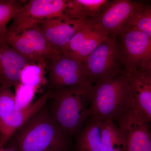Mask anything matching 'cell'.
<instances>
[{"mask_svg":"<svg viewBox=\"0 0 151 151\" xmlns=\"http://www.w3.org/2000/svg\"><path fill=\"white\" fill-rule=\"evenodd\" d=\"M116 124L124 135L125 151H151V128L136 106Z\"/></svg>","mask_w":151,"mask_h":151,"instance_id":"9c48e42d","label":"cell"},{"mask_svg":"<svg viewBox=\"0 0 151 151\" xmlns=\"http://www.w3.org/2000/svg\"><path fill=\"white\" fill-rule=\"evenodd\" d=\"M103 120L94 114L85 122L72 139V151H103L102 128Z\"/></svg>","mask_w":151,"mask_h":151,"instance_id":"4fadbf2b","label":"cell"},{"mask_svg":"<svg viewBox=\"0 0 151 151\" xmlns=\"http://www.w3.org/2000/svg\"><path fill=\"white\" fill-rule=\"evenodd\" d=\"M52 90L47 102L49 111L63 132L72 139L92 115L93 84L88 81Z\"/></svg>","mask_w":151,"mask_h":151,"instance_id":"6da1fadb","label":"cell"},{"mask_svg":"<svg viewBox=\"0 0 151 151\" xmlns=\"http://www.w3.org/2000/svg\"><path fill=\"white\" fill-rule=\"evenodd\" d=\"M71 140L52 118L47 103L14 134L8 143L17 151H72Z\"/></svg>","mask_w":151,"mask_h":151,"instance_id":"7a4b0ae2","label":"cell"},{"mask_svg":"<svg viewBox=\"0 0 151 151\" xmlns=\"http://www.w3.org/2000/svg\"><path fill=\"white\" fill-rule=\"evenodd\" d=\"M0 151H17L14 147L10 143H8L5 147L0 149Z\"/></svg>","mask_w":151,"mask_h":151,"instance_id":"d4e9b609","label":"cell"},{"mask_svg":"<svg viewBox=\"0 0 151 151\" xmlns=\"http://www.w3.org/2000/svg\"><path fill=\"white\" fill-rule=\"evenodd\" d=\"M26 2L16 0H0V38L4 39L8 32V24Z\"/></svg>","mask_w":151,"mask_h":151,"instance_id":"44dd1931","label":"cell"},{"mask_svg":"<svg viewBox=\"0 0 151 151\" xmlns=\"http://www.w3.org/2000/svg\"><path fill=\"white\" fill-rule=\"evenodd\" d=\"M34 63H36L23 56L0 38V86L14 87L20 82L23 68Z\"/></svg>","mask_w":151,"mask_h":151,"instance_id":"8fae6325","label":"cell"},{"mask_svg":"<svg viewBox=\"0 0 151 151\" xmlns=\"http://www.w3.org/2000/svg\"><path fill=\"white\" fill-rule=\"evenodd\" d=\"M129 25L135 27L151 37V5H144L142 9L131 20Z\"/></svg>","mask_w":151,"mask_h":151,"instance_id":"603a6c76","label":"cell"},{"mask_svg":"<svg viewBox=\"0 0 151 151\" xmlns=\"http://www.w3.org/2000/svg\"><path fill=\"white\" fill-rule=\"evenodd\" d=\"M83 63L88 79L93 85L101 79L114 77L126 71L117 37L109 36Z\"/></svg>","mask_w":151,"mask_h":151,"instance_id":"277c9868","label":"cell"},{"mask_svg":"<svg viewBox=\"0 0 151 151\" xmlns=\"http://www.w3.org/2000/svg\"><path fill=\"white\" fill-rule=\"evenodd\" d=\"M139 71L151 73V58L143 65Z\"/></svg>","mask_w":151,"mask_h":151,"instance_id":"cb8c5ba5","label":"cell"},{"mask_svg":"<svg viewBox=\"0 0 151 151\" xmlns=\"http://www.w3.org/2000/svg\"><path fill=\"white\" fill-rule=\"evenodd\" d=\"M118 36L126 71L129 73L139 71L151 58V37L130 25Z\"/></svg>","mask_w":151,"mask_h":151,"instance_id":"52a82bcc","label":"cell"},{"mask_svg":"<svg viewBox=\"0 0 151 151\" xmlns=\"http://www.w3.org/2000/svg\"><path fill=\"white\" fill-rule=\"evenodd\" d=\"M30 40L38 55L48 61L58 59L63 53L53 48L44 36L36 27L22 33Z\"/></svg>","mask_w":151,"mask_h":151,"instance_id":"ac0fdd59","label":"cell"},{"mask_svg":"<svg viewBox=\"0 0 151 151\" xmlns=\"http://www.w3.org/2000/svg\"><path fill=\"white\" fill-rule=\"evenodd\" d=\"M86 22L65 16L57 17L43 20L35 27L53 48L63 53L72 38Z\"/></svg>","mask_w":151,"mask_h":151,"instance_id":"30bf717a","label":"cell"},{"mask_svg":"<svg viewBox=\"0 0 151 151\" xmlns=\"http://www.w3.org/2000/svg\"><path fill=\"white\" fill-rule=\"evenodd\" d=\"M4 40L17 52L33 62L35 63L46 62L36 52L30 40L24 34H14L8 31Z\"/></svg>","mask_w":151,"mask_h":151,"instance_id":"d6986e66","label":"cell"},{"mask_svg":"<svg viewBox=\"0 0 151 151\" xmlns=\"http://www.w3.org/2000/svg\"><path fill=\"white\" fill-rule=\"evenodd\" d=\"M16 111L14 94L11 87L0 86V149L6 147L10 140L9 128Z\"/></svg>","mask_w":151,"mask_h":151,"instance_id":"9a60e30c","label":"cell"},{"mask_svg":"<svg viewBox=\"0 0 151 151\" xmlns=\"http://www.w3.org/2000/svg\"><path fill=\"white\" fill-rule=\"evenodd\" d=\"M140 72H141V73L151 84V73H146V72H142V71H140Z\"/></svg>","mask_w":151,"mask_h":151,"instance_id":"484cf974","label":"cell"},{"mask_svg":"<svg viewBox=\"0 0 151 151\" xmlns=\"http://www.w3.org/2000/svg\"><path fill=\"white\" fill-rule=\"evenodd\" d=\"M93 88L92 114L103 121L111 120L117 124L135 108L127 71L97 81Z\"/></svg>","mask_w":151,"mask_h":151,"instance_id":"3957f363","label":"cell"},{"mask_svg":"<svg viewBox=\"0 0 151 151\" xmlns=\"http://www.w3.org/2000/svg\"><path fill=\"white\" fill-rule=\"evenodd\" d=\"M108 0H67L65 16L69 18L87 21L98 16Z\"/></svg>","mask_w":151,"mask_h":151,"instance_id":"2e32d148","label":"cell"},{"mask_svg":"<svg viewBox=\"0 0 151 151\" xmlns=\"http://www.w3.org/2000/svg\"><path fill=\"white\" fill-rule=\"evenodd\" d=\"M46 62L29 64L22 70L20 82L25 86L33 87L38 90L46 83L44 76Z\"/></svg>","mask_w":151,"mask_h":151,"instance_id":"ffe728a7","label":"cell"},{"mask_svg":"<svg viewBox=\"0 0 151 151\" xmlns=\"http://www.w3.org/2000/svg\"><path fill=\"white\" fill-rule=\"evenodd\" d=\"M144 5L132 0L109 1L98 16L87 21L109 36L117 37Z\"/></svg>","mask_w":151,"mask_h":151,"instance_id":"8992f818","label":"cell"},{"mask_svg":"<svg viewBox=\"0 0 151 151\" xmlns=\"http://www.w3.org/2000/svg\"><path fill=\"white\" fill-rule=\"evenodd\" d=\"M127 74L136 107L151 128V84L140 71Z\"/></svg>","mask_w":151,"mask_h":151,"instance_id":"5bb4252c","label":"cell"},{"mask_svg":"<svg viewBox=\"0 0 151 151\" xmlns=\"http://www.w3.org/2000/svg\"><path fill=\"white\" fill-rule=\"evenodd\" d=\"M102 144L103 151H125L124 135L119 126L113 121H103Z\"/></svg>","mask_w":151,"mask_h":151,"instance_id":"e0dca14e","label":"cell"},{"mask_svg":"<svg viewBox=\"0 0 151 151\" xmlns=\"http://www.w3.org/2000/svg\"><path fill=\"white\" fill-rule=\"evenodd\" d=\"M109 36L89 21L76 33L70 41L63 54L79 60L85 58Z\"/></svg>","mask_w":151,"mask_h":151,"instance_id":"7c38bea8","label":"cell"},{"mask_svg":"<svg viewBox=\"0 0 151 151\" xmlns=\"http://www.w3.org/2000/svg\"><path fill=\"white\" fill-rule=\"evenodd\" d=\"M67 6V0L29 1L17 12L8 31L20 34L35 27L43 20L65 16Z\"/></svg>","mask_w":151,"mask_h":151,"instance_id":"5b68a950","label":"cell"},{"mask_svg":"<svg viewBox=\"0 0 151 151\" xmlns=\"http://www.w3.org/2000/svg\"><path fill=\"white\" fill-rule=\"evenodd\" d=\"M46 69L48 89L66 88L90 81L83 63L63 53L55 60L49 61Z\"/></svg>","mask_w":151,"mask_h":151,"instance_id":"ba28073f","label":"cell"},{"mask_svg":"<svg viewBox=\"0 0 151 151\" xmlns=\"http://www.w3.org/2000/svg\"><path fill=\"white\" fill-rule=\"evenodd\" d=\"M15 101L16 109L19 111L25 109L33 103L38 90L29 86H25L20 82L14 86Z\"/></svg>","mask_w":151,"mask_h":151,"instance_id":"7402d4cb","label":"cell"}]
</instances>
